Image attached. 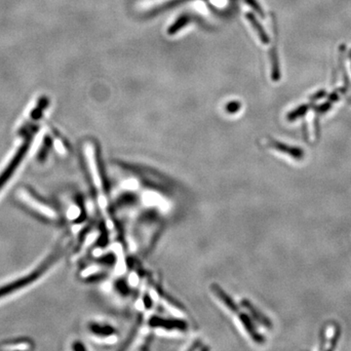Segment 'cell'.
I'll use <instances>...</instances> for the list:
<instances>
[{
  "label": "cell",
  "instance_id": "obj_3",
  "mask_svg": "<svg viewBox=\"0 0 351 351\" xmlns=\"http://www.w3.org/2000/svg\"><path fill=\"white\" fill-rule=\"evenodd\" d=\"M270 147L273 148L275 151H277L279 153L288 154L289 156L293 157L294 159H297V160L302 159L303 156H304V152L301 149L290 147L288 145H285V144H282V143H279V142H276V141H271L270 142Z\"/></svg>",
  "mask_w": 351,
  "mask_h": 351
},
{
  "label": "cell",
  "instance_id": "obj_5",
  "mask_svg": "<svg viewBox=\"0 0 351 351\" xmlns=\"http://www.w3.org/2000/svg\"><path fill=\"white\" fill-rule=\"evenodd\" d=\"M190 22V17L188 15H183L180 17L168 29L169 35H174L179 31H181L188 23Z\"/></svg>",
  "mask_w": 351,
  "mask_h": 351
},
{
  "label": "cell",
  "instance_id": "obj_8",
  "mask_svg": "<svg viewBox=\"0 0 351 351\" xmlns=\"http://www.w3.org/2000/svg\"><path fill=\"white\" fill-rule=\"evenodd\" d=\"M308 107H308L307 105H303V106L296 108L295 110H293L292 112H290V113L288 114L287 119H288L289 121H294V120H296V119L302 117L303 115H305L306 112H307Z\"/></svg>",
  "mask_w": 351,
  "mask_h": 351
},
{
  "label": "cell",
  "instance_id": "obj_1",
  "mask_svg": "<svg viewBox=\"0 0 351 351\" xmlns=\"http://www.w3.org/2000/svg\"><path fill=\"white\" fill-rule=\"evenodd\" d=\"M88 151L89 152L87 153V158H88V163H89V167H90L92 180L94 182L96 188L98 189L100 204L103 208H105L107 206V197H106V193H105V189H104V183H103L102 175L100 172L98 160L96 157L95 150L93 149L92 146H90V148H88Z\"/></svg>",
  "mask_w": 351,
  "mask_h": 351
},
{
  "label": "cell",
  "instance_id": "obj_10",
  "mask_svg": "<svg viewBox=\"0 0 351 351\" xmlns=\"http://www.w3.org/2000/svg\"><path fill=\"white\" fill-rule=\"evenodd\" d=\"M240 107H241L240 103H238V102H231L226 107V108H227V111L229 113H235V112H237L240 109Z\"/></svg>",
  "mask_w": 351,
  "mask_h": 351
},
{
  "label": "cell",
  "instance_id": "obj_6",
  "mask_svg": "<svg viewBox=\"0 0 351 351\" xmlns=\"http://www.w3.org/2000/svg\"><path fill=\"white\" fill-rule=\"evenodd\" d=\"M270 61H271V78L273 81H278L280 78V72H279L278 56H277V52L275 48H272L270 50Z\"/></svg>",
  "mask_w": 351,
  "mask_h": 351
},
{
  "label": "cell",
  "instance_id": "obj_2",
  "mask_svg": "<svg viewBox=\"0 0 351 351\" xmlns=\"http://www.w3.org/2000/svg\"><path fill=\"white\" fill-rule=\"evenodd\" d=\"M19 197L21 198L22 201L26 202V204L28 206H30L31 209L35 210L36 212H38L45 217H48L50 219L56 218V213L50 207L46 206L44 204H42L40 201H38L37 199L34 198L28 191L21 190L19 192Z\"/></svg>",
  "mask_w": 351,
  "mask_h": 351
},
{
  "label": "cell",
  "instance_id": "obj_4",
  "mask_svg": "<svg viewBox=\"0 0 351 351\" xmlns=\"http://www.w3.org/2000/svg\"><path fill=\"white\" fill-rule=\"evenodd\" d=\"M246 18L247 20L252 24L253 28L255 29L256 32L258 33L259 37H260V41L263 43V44H268L269 43V37L267 36L266 32L263 30V28L261 27L259 21L257 20V18L255 16L253 15L252 13H247L246 14Z\"/></svg>",
  "mask_w": 351,
  "mask_h": 351
},
{
  "label": "cell",
  "instance_id": "obj_11",
  "mask_svg": "<svg viewBox=\"0 0 351 351\" xmlns=\"http://www.w3.org/2000/svg\"><path fill=\"white\" fill-rule=\"evenodd\" d=\"M349 56H350V59H351V51H350V55H349Z\"/></svg>",
  "mask_w": 351,
  "mask_h": 351
},
{
  "label": "cell",
  "instance_id": "obj_7",
  "mask_svg": "<svg viewBox=\"0 0 351 351\" xmlns=\"http://www.w3.org/2000/svg\"><path fill=\"white\" fill-rule=\"evenodd\" d=\"M185 1H188V0H171V1L166 2V3H164L163 5H161V6L157 7L156 9L153 10V11L150 13V15L153 16L156 15V14H158V13H162V12L167 11L169 9H171V8H173V7H175V6L179 5V4H182V3L185 2Z\"/></svg>",
  "mask_w": 351,
  "mask_h": 351
},
{
  "label": "cell",
  "instance_id": "obj_9",
  "mask_svg": "<svg viewBox=\"0 0 351 351\" xmlns=\"http://www.w3.org/2000/svg\"><path fill=\"white\" fill-rule=\"evenodd\" d=\"M246 2L260 16V17H264V14L260 8V4L257 2V0H246Z\"/></svg>",
  "mask_w": 351,
  "mask_h": 351
}]
</instances>
